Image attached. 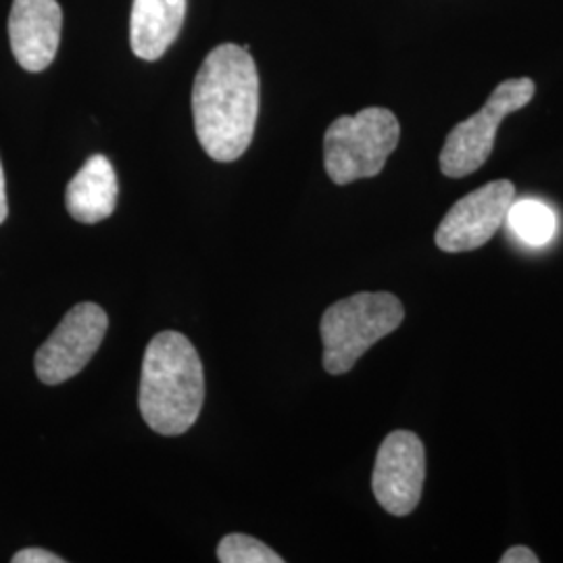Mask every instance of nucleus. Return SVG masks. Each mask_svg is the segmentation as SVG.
Returning a JSON list of instances; mask_svg holds the SVG:
<instances>
[{
	"label": "nucleus",
	"instance_id": "7ed1b4c3",
	"mask_svg": "<svg viewBox=\"0 0 563 563\" xmlns=\"http://www.w3.org/2000/svg\"><path fill=\"white\" fill-rule=\"evenodd\" d=\"M405 320L402 302L390 292H360L325 309L320 332L323 367L341 376Z\"/></svg>",
	"mask_w": 563,
	"mask_h": 563
},
{
	"label": "nucleus",
	"instance_id": "20e7f679",
	"mask_svg": "<svg viewBox=\"0 0 563 563\" xmlns=\"http://www.w3.org/2000/svg\"><path fill=\"white\" fill-rule=\"evenodd\" d=\"M399 139V120L384 107H367L357 115L332 121L323 136V165L330 180L346 186L378 176Z\"/></svg>",
	"mask_w": 563,
	"mask_h": 563
},
{
	"label": "nucleus",
	"instance_id": "f257e3e1",
	"mask_svg": "<svg viewBox=\"0 0 563 563\" xmlns=\"http://www.w3.org/2000/svg\"><path fill=\"white\" fill-rule=\"evenodd\" d=\"M260 115V74L251 53L216 46L192 86V118L202 151L216 162H236L251 146Z\"/></svg>",
	"mask_w": 563,
	"mask_h": 563
},
{
	"label": "nucleus",
	"instance_id": "f03ea898",
	"mask_svg": "<svg viewBox=\"0 0 563 563\" xmlns=\"http://www.w3.org/2000/svg\"><path fill=\"white\" fill-rule=\"evenodd\" d=\"M205 401V372L192 342L180 332H159L142 362L139 407L151 430L180 437L199 420Z\"/></svg>",
	"mask_w": 563,
	"mask_h": 563
},
{
	"label": "nucleus",
	"instance_id": "0eeeda50",
	"mask_svg": "<svg viewBox=\"0 0 563 563\" xmlns=\"http://www.w3.org/2000/svg\"><path fill=\"white\" fill-rule=\"evenodd\" d=\"M516 199V186L495 180L465 195L451 207L437 230V246L444 253L476 251L490 241L504 225Z\"/></svg>",
	"mask_w": 563,
	"mask_h": 563
},
{
	"label": "nucleus",
	"instance_id": "dca6fc26",
	"mask_svg": "<svg viewBox=\"0 0 563 563\" xmlns=\"http://www.w3.org/2000/svg\"><path fill=\"white\" fill-rule=\"evenodd\" d=\"M7 216H9V205H7V184H4L2 163H0V223L7 220Z\"/></svg>",
	"mask_w": 563,
	"mask_h": 563
},
{
	"label": "nucleus",
	"instance_id": "1a4fd4ad",
	"mask_svg": "<svg viewBox=\"0 0 563 563\" xmlns=\"http://www.w3.org/2000/svg\"><path fill=\"white\" fill-rule=\"evenodd\" d=\"M63 11L57 0H13L9 41L25 71H44L59 51Z\"/></svg>",
	"mask_w": 563,
	"mask_h": 563
},
{
	"label": "nucleus",
	"instance_id": "423d86ee",
	"mask_svg": "<svg viewBox=\"0 0 563 563\" xmlns=\"http://www.w3.org/2000/svg\"><path fill=\"white\" fill-rule=\"evenodd\" d=\"M109 318L97 302H80L67 311L57 330L36 353V376L55 386L78 376L99 351Z\"/></svg>",
	"mask_w": 563,
	"mask_h": 563
},
{
	"label": "nucleus",
	"instance_id": "6e6552de",
	"mask_svg": "<svg viewBox=\"0 0 563 563\" xmlns=\"http://www.w3.org/2000/svg\"><path fill=\"white\" fill-rule=\"evenodd\" d=\"M426 451L413 432L395 430L378 449L372 474L376 501L393 516H409L422 499Z\"/></svg>",
	"mask_w": 563,
	"mask_h": 563
},
{
	"label": "nucleus",
	"instance_id": "ddd939ff",
	"mask_svg": "<svg viewBox=\"0 0 563 563\" xmlns=\"http://www.w3.org/2000/svg\"><path fill=\"white\" fill-rule=\"evenodd\" d=\"M218 560L222 563H282L280 555L246 534H228L218 547Z\"/></svg>",
	"mask_w": 563,
	"mask_h": 563
},
{
	"label": "nucleus",
	"instance_id": "4468645a",
	"mask_svg": "<svg viewBox=\"0 0 563 563\" xmlns=\"http://www.w3.org/2000/svg\"><path fill=\"white\" fill-rule=\"evenodd\" d=\"M13 563H63L65 560L51 553V551H44V549H36V547H30V549H23L20 553L13 555Z\"/></svg>",
	"mask_w": 563,
	"mask_h": 563
},
{
	"label": "nucleus",
	"instance_id": "39448f33",
	"mask_svg": "<svg viewBox=\"0 0 563 563\" xmlns=\"http://www.w3.org/2000/svg\"><path fill=\"white\" fill-rule=\"evenodd\" d=\"M537 86L530 78L505 80L493 90L483 109L457 123L441 151V172L446 178H463L481 169L493 153L501 121L534 99Z\"/></svg>",
	"mask_w": 563,
	"mask_h": 563
},
{
	"label": "nucleus",
	"instance_id": "9b49d317",
	"mask_svg": "<svg viewBox=\"0 0 563 563\" xmlns=\"http://www.w3.org/2000/svg\"><path fill=\"white\" fill-rule=\"evenodd\" d=\"M186 18V0H134L130 44L142 60L162 59L176 42Z\"/></svg>",
	"mask_w": 563,
	"mask_h": 563
},
{
	"label": "nucleus",
	"instance_id": "f8f14e48",
	"mask_svg": "<svg viewBox=\"0 0 563 563\" xmlns=\"http://www.w3.org/2000/svg\"><path fill=\"white\" fill-rule=\"evenodd\" d=\"M511 232L532 246H543L553 239L555 230H558V220L555 213L541 201H523L514 202L509 207L507 220Z\"/></svg>",
	"mask_w": 563,
	"mask_h": 563
},
{
	"label": "nucleus",
	"instance_id": "2eb2a0df",
	"mask_svg": "<svg viewBox=\"0 0 563 563\" xmlns=\"http://www.w3.org/2000/svg\"><path fill=\"white\" fill-rule=\"evenodd\" d=\"M501 563H539V558L528 547H511L505 551Z\"/></svg>",
	"mask_w": 563,
	"mask_h": 563
},
{
	"label": "nucleus",
	"instance_id": "9d476101",
	"mask_svg": "<svg viewBox=\"0 0 563 563\" xmlns=\"http://www.w3.org/2000/svg\"><path fill=\"white\" fill-rule=\"evenodd\" d=\"M118 176L104 155H92L67 184L69 216L80 223H99L113 216L118 205Z\"/></svg>",
	"mask_w": 563,
	"mask_h": 563
}]
</instances>
